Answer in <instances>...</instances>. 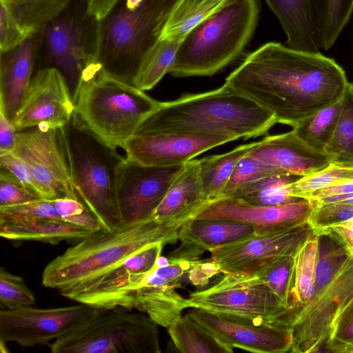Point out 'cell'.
<instances>
[{
    "label": "cell",
    "instance_id": "1",
    "mask_svg": "<svg viewBox=\"0 0 353 353\" xmlns=\"http://www.w3.org/2000/svg\"><path fill=\"white\" fill-rule=\"evenodd\" d=\"M226 84L292 128L343 99L349 81L343 68L320 52L268 42L250 53Z\"/></svg>",
    "mask_w": 353,
    "mask_h": 353
},
{
    "label": "cell",
    "instance_id": "2",
    "mask_svg": "<svg viewBox=\"0 0 353 353\" xmlns=\"http://www.w3.org/2000/svg\"><path fill=\"white\" fill-rule=\"evenodd\" d=\"M276 123L270 112L225 83L209 92L160 102L136 132L219 135L235 141L265 134Z\"/></svg>",
    "mask_w": 353,
    "mask_h": 353
},
{
    "label": "cell",
    "instance_id": "3",
    "mask_svg": "<svg viewBox=\"0 0 353 353\" xmlns=\"http://www.w3.org/2000/svg\"><path fill=\"white\" fill-rule=\"evenodd\" d=\"M185 223L151 216L112 231L93 232L46 265L42 285L60 291L99 276L150 245L174 243Z\"/></svg>",
    "mask_w": 353,
    "mask_h": 353
},
{
    "label": "cell",
    "instance_id": "4",
    "mask_svg": "<svg viewBox=\"0 0 353 353\" xmlns=\"http://www.w3.org/2000/svg\"><path fill=\"white\" fill-rule=\"evenodd\" d=\"M179 0H143L124 4L97 21L92 62L104 74L134 85L136 78Z\"/></svg>",
    "mask_w": 353,
    "mask_h": 353
},
{
    "label": "cell",
    "instance_id": "5",
    "mask_svg": "<svg viewBox=\"0 0 353 353\" xmlns=\"http://www.w3.org/2000/svg\"><path fill=\"white\" fill-rule=\"evenodd\" d=\"M72 98L79 122L115 149L123 148L160 103L135 85L104 74L92 61Z\"/></svg>",
    "mask_w": 353,
    "mask_h": 353
},
{
    "label": "cell",
    "instance_id": "6",
    "mask_svg": "<svg viewBox=\"0 0 353 353\" xmlns=\"http://www.w3.org/2000/svg\"><path fill=\"white\" fill-rule=\"evenodd\" d=\"M259 13L257 0H225L184 37L169 73L211 76L227 66L250 41Z\"/></svg>",
    "mask_w": 353,
    "mask_h": 353
},
{
    "label": "cell",
    "instance_id": "7",
    "mask_svg": "<svg viewBox=\"0 0 353 353\" xmlns=\"http://www.w3.org/2000/svg\"><path fill=\"white\" fill-rule=\"evenodd\" d=\"M77 199L112 231L120 225L116 199L119 168L124 161L75 117L63 127Z\"/></svg>",
    "mask_w": 353,
    "mask_h": 353
},
{
    "label": "cell",
    "instance_id": "8",
    "mask_svg": "<svg viewBox=\"0 0 353 353\" xmlns=\"http://www.w3.org/2000/svg\"><path fill=\"white\" fill-rule=\"evenodd\" d=\"M95 308L71 331L51 343L52 353H160L158 324L143 312Z\"/></svg>",
    "mask_w": 353,
    "mask_h": 353
},
{
    "label": "cell",
    "instance_id": "9",
    "mask_svg": "<svg viewBox=\"0 0 353 353\" xmlns=\"http://www.w3.org/2000/svg\"><path fill=\"white\" fill-rule=\"evenodd\" d=\"M186 307L290 325L287 307L252 272L224 273L211 285L185 299Z\"/></svg>",
    "mask_w": 353,
    "mask_h": 353
},
{
    "label": "cell",
    "instance_id": "10",
    "mask_svg": "<svg viewBox=\"0 0 353 353\" xmlns=\"http://www.w3.org/2000/svg\"><path fill=\"white\" fill-rule=\"evenodd\" d=\"M12 153L28 164L43 199H77L63 128L39 125L17 131Z\"/></svg>",
    "mask_w": 353,
    "mask_h": 353
},
{
    "label": "cell",
    "instance_id": "11",
    "mask_svg": "<svg viewBox=\"0 0 353 353\" xmlns=\"http://www.w3.org/2000/svg\"><path fill=\"white\" fill-rule=\"evenodd\" d=\"M165 244L150 245L90 280L61 290L64 297L95 308L137 309L135 290L154 268Z\"/></svg>",
    "mask_w": 353,
    "mask_h": 353
},
{
    "label": "cell",
    "instance_id": "12",
    "mask_svg": "<svg viewBox=\"0 0 353 353\" xmlns=\"http://www.w3.org/2000/svg\"><path fill=\"white\" fill-rule=\"evenodd\" d=\"M352 299L353 253L327 287L293 317L290 352H320L337 317Z\"/></svg>",
    "mask_w": 353,
    "mask_h": 353
},
{
    "label": "cell",
    "instance_id": "13",
    "mask_svg": "<svg viewBox=\"0 0 353 353\" xmlns=\"http://www.w3.org/2000/svg\"><path fill=\"white\" fill-rule=\"evenodd\" d=\"M95 307L77 305L37 308L32 305L0 310V342L22 347L49 345L90 315Z\"/></svg>",
    "mask_w": 353,
    "mask_h": 353
},
{
    "label": "cell",
    "instance_id": "14",
    "mask_svg": "<svg viewBox=\"0 0 353 353\" xmlns=\"http://www.w3.org/2000/svg\"><path fill=\"white\" fill-rule=\"evenodd\" d=\"M187 315L231 349L284 353L292 345L290 325L283 321L268 322L195 308Z\"/></svg>",
    "mask_w": 353,
    "mask_h": 353
},
{
    "label": "cell",
    "instance_id": "15",
    "mask_svg": "<svg viewBox=\"0 0 353 353\" xmlns=\"http://www.w3.org/2000/svg\"><path fill=\"white\" fill-rule=\"evenodd\" d=\"M183 165L146 166L125 157L116 186L120 224L152 216Z\"/></svg>",
    "mask_w": 353,
    "mask_h": 353
},
{
    "label": "cell",
    "instance_id": "16",
    "mask_svg": "<svg viewBox=\"0 0 353 353\" xmlns=\"http://www.w3.org/2000/svg\"><path fill=\"white\" fill-rule=\"evenodd\" d=\"M74 102L63 74L44 67L32 77L12 124L16 131L39 125L63 128L74 114Z\"/></svg>",
    "mask_w": 353,
    "mask_h": 353
},
{
    "label": "cell",
    "instance_id": "17",
    "mask_svg": "<svg viewBox=\"0 0 353 353\" xmlns=\"http://www.w3.org/2000/svg\"><path fill=\"white\" fill-rule=\"evenodd\" d=\"M314 235L307 223L254 234L248 239L210 251L220 273L250 272L268 261L283 255L296 256L304 243Z\"/></svg>",
    "mask_w": 353,
    "mask_h": 353
},
{
    "label": "cell",
    "instance_id": "18",
    "mask_svg": "<svg viewBox=\"0 0 353 353\" xmlns=\"http://www.w3.org/2000/svg\"><path fill=\"white\" fill-rule=\"evenodd\" d=\"M234 141L219 135L136 132L124 144L125 158L146 166L183 165L196 156Z\"/></svg>",
    "mask_w": 353,
    "mask_h": 353
},
{
    "label": "cell",
    "instance_id": "19",
    "mask_svg": "<svg viewBox=\"0 0 353 353\" xmlns=\"http://www.w3.org/2000/svg\"><path fill=\"white\" fill-rule=\"evenodd\" d=\"M170 259V263L154 268L135 290L137 310L148 315L159 325L168 327L181 316L185 299L178 292L188 283L189 273L195 261Z\"/></svg>",
    "mask_w": 353,
    "mask_h": 353
},
{
    "label": "cell",
    "instance_id": "20",
    "mask_svg": "<svg viewBox=\"0 0 353 353\" xmlns=\"http://www.w3.org/2000/svg\"><path fill=\"white\" fill-rule=\"evenodd\" d=\"M312 210V202L305 199L279 205L259 206L223 197L211 201L196 218L243 222L252 225L256 234H262L304 225Z\"/></svg>",
    "mask_w": 353,
    "mask_h": 353
},
{
    "label": "cell",
    "instance_id": "21",
    "mask_svg": "<svg viewBox=\"0 0 353 353\" xmlns=\"http://www.w3.org/2000/svg\"><path fill=\"white\" fill-rule=\"evenodd\" d=\"M47 28L48 57L52 67L65 77L73 97L83 71L92 61V44H88L84 21L74 14H65Z\"/></svg>",
    "mask_w": 353,
    "mask_h": 353
},
{
    "label": "cell",
    "instance_id": "22",
    "mask_svg": "<svg viewBox=\"0 0 353 353\" xmlns=\"http://www.w3.org/2000/svg\"><path fill=\"white\" fill-rule=\"evenodd\" d=\"M248 154L281 174L301 177L316 172L332 162L330 154L307 145L293 130L265 137L257 141Z\"/></svg>",
    "mask_w": 353,
    "mask_h": 353
},
{
    "label": "cell",
    "instance_id": "23",
    "mask_svg": "<svg viewBox=\"0 0 353 353\" xmlns=\"http://www.w3.org/2000/svg\"><path fill=\"white\" fill-rule=\"evenodd\" d=\"M255 234L254 228L245 223L221 219L194 218L179 229V246L170 259L196 261L206 251L233 243Z\"/></svg>",
    "mask_w": 353,
    "mask_h": 353
},
{
    "label": "cell",
    "instance_id": "24",
    "mask_svg": "<svg viewBox=\"0 0 353 353\" xmlns=\"http://www.w3.org/2000/svg\"><path fill=\"white\" fill-rule=\"evenodd\" d=\"M211 201L201 184L199 159H192L184 164L152 216L160 221L187 222Z\"/></svg>",
    "mask_w": 353,
    "mask_h": 353
},
{
    "label": "cell",
    "instance_id": "25",
    "mask_svg": "<svg viewBox=\"0 0 353 353\" xmlns=\"http://www.w3.org/2000/svg\"><path fill=\"white\" fill-rule=\"evenodd\" d=\"M34 57L32 37L13 50L1 53L0 112L11 123L33 77Z\"/></svg>",
    "mask_w": 353,
    "mask_h": 353
},
{
    "label": "cell",
    "instance_id": "26",
    "mask_svg": "<svg viewBox=\"0 0 353 353\" xmlns=\"http://www.w3.org/2000/svg\"><path fill=\"white\" fill-rule=\"evenodd\" d=\"M279 19L290 48L320 52L319 23L314 0H265Z\"/></svg>",
    "mask_w": 353,
    "mask_h": 353
},
{
    "label": "cell",
    "instance_id": "27",
    "mask_svg": "<svg viewBox=\"0 0 353 353\" xmlns=\"http://www.w3.org/2000/svg\"><path fill=\"white\" fill-rule=\"evenodd\" d=\"M90 233L60 219H0V236L10 241H34L55 245L63 241H79Z\"/></svg>",
    "mask_w": 353,
    "mask_h": 353
},
{
    "label": "cell",
    "instance_id": "28",
    "mask_svg": "<svg viewBox=\"0 0 353 353\" xmlns=\"http://www.w3.org/2000/svg\"><path fill=\"white\" fill-rule=\"evenodd\" d=\"M71 0H0L17 22L26 35L30 38L62 14Z\"/></svg>",
    "mask_w": 353,
    "mask_h": 353
},
{
    "label": "cell",
    "instance_id": "29",
    "mask_svg": "<svg viewBox=\"0 0 353 353\" xmlns=\"http://www.w3.org/2000/svg\"><path fill=\"white\" fill-rule=\"evenodd\" d=\"M301 177L291 174L268 176L237 188L227 197L259 206H274L295 202L303 198L290 195L289 186Z\"/></svg>",
    "mask_w": 353,
    "mask_h": 353
},
{
    "label": "cell",
    "instance_id": "30",
    "mask_svg": "<svg viewBox=\"0 0 353 353\" xmlns=\"http://www.w3.org/2000/svg\"><path fill=\"white\" fill-rule=\"evenodd\" d=\"M256 143L239 145L226 153L199 159L201 184L210 200L214 201L221 197L236 164Z\"/></svg>",
    "mask_w": 353,
    "mask_h": 353
},
{
    "label": "cell",
    "instance_id": "31",
    "mask_svg": "<svg viewBox=\"0 0 353 353\" xmlns=\"http://www.w3.org/2000/svg\"><path fill=\"white\" fill-rule=\"evenodd\" d=\"M317 249V236L314 234L304 243L295 256L293 283L288 308L291 322L294 315L313 297Z\"/></svg>",
    "mask_w": 353,
    "mask_h": 353
},
{
    "label": "cell",
    "instance_id": "32",
    "mask_svg": "<svg viewBox=\"0 0 353 353\" xmlns=\"http://www.w3.org/2000/svg\"><path fill=\"white\" fill-rule=\"evenodd\" d=\"M315 235L317 236L318 249L312 299L333 280L352 254L332 231L325 230Z\"/></svg>",
    "mask_w": 353,
    "mask_h": 353
},
{
    "label": "cell",
    "instance_id": "33",
    "mask_svg": "<svg viewBox=\"0 0 353 353\" xmlns=\"http://www.w3.org/2000/svg\"><path fill=\"white\" fill-rule=\"evenodd\" d=\"M168 331L175 348L180 352H233V349L223 344L187 314L173 321Z\"/></svg>",
    "mask_w": 353,
    "mask_h": 353
},
{
    "label": "cell",
    "instance_id": "34",
    "mask_svg": "<svg viewBox=\"0 0 353 353\" xmlns=\"http://www.w3.org/2000/svg\"><path fill=\"white\" fill-rule=\"evenodd\" d=\"M342 108L343 99L319 110L292 130L307 145L316 151L325 152L339 121Z\"/></svg>",
    "mask_w": 353,
    "mask_h": 353
},
{
    "label": "cell",
    "instance_id": "35",
    "mask_svg": "<svg viewBox=\"0 0 353 353\" xmlns=\"http://www.w3.org/2000/svg\"><path fill=\"white\" fill-rule=\"evenodd\" d=\"M321 49L331 48L348 23L353 12V0H314Z\"/></svg>",
    "mask_w": 353,
    "mask_h": 353
},
{
    "label": "cell",
    "instance_id": "36",
    "mask_svg": "<svg viewBox=\"0 0 353 353\" xmlns=\"http://www.w3.org/2000/svg\"><path fill=\"white\" fill-rule=\"evenodd\" d=\"M183 39H161L142 65L134 85L143 91L152 89L170 72Z\"/></svg>",
    "mask_w": 353,
    "mask_h": 353
},
{
    "label": "cell",
    "instance_id": "37",
    "mask_svg": "<svg viewBox=\"0 0 353 353\" xmlns=\"http://www.w3.org/2000/svg\"><path fill=\"white\" fill-rule=\"evenodd\" d=\"M294 266L295 256L283 255L268 261L250 272L265 283L288 309Z\"/></svg>",
    "mask_w": 353,
    "mask_h": 353
},
{
    "label": "cell",
    "instance_id": "38",
    "mask_svg": "<svg viewBox=\"0 0 353 353\" xmlns=\"http://www.w3.org/2000/svg\"><path fill=\"white\" fill-rule=\"evenodd\" d=\"M325 152L332 157V162L353 166V97L348 86L339 121Z\"/></svg>",
    "mask_w": 353,
    "mask_h": 353
},
{
    "label": "cell",
    "instance_id": "39",
    "mask_svg": "<svg viewBox=\"0 0 353 353\" xmlns=\"http://www.w3.org/2000/svg\"><path fill=\"white\" fill-rule=\"evenodd\" d=\"M351 179H353V166L331 162L325 168L292 182L289 186L290 194L293 196L303 198L334 183Z\"/></svg>",
    "mask_w": 353,
    "mask_h": 353
},
{
    "label": "cell",
    "instance_id": "40",
    "mask_svg": "<svg viewBox=\"0 0 353 353\" xmlns=\"http://www.w3.org/2000/svg\"><path fill=\"white\" fill-rule=\"evenodd\" d=\"M35 303L34 293L23 279L13 274L3 267L0 269V306L1 309H14L30 306Z\"/></svg>",
    "mask_w": 353,
    "mask_h": 353
},
{
    "label": "cell",
    "instance_id": "41",
    "mask_svg": "<svg viewBox=\"0 0 353 353\" xmlns=\"http://www.w3.org/2000/svg\"><path fill=\"white\" fill-rule=\"evenodd\" d=\"M274 175L283 174L248 154L236 164L221 198L227 197L241 185Z\"/></svg>",
    "mask_w": 353,
    "mask_h": 353
},
{
    "label": "cell",
    "instance_id": "42",
    "mask_svg": "<svg viewBox=\"0 0 353 353\" xmlns=\"http://www.w3.org/2000/svg\"><path fill=\"white\" fill-rule=\"evenodd\" d=\"M353 218V205L335 202L313 206L307 223L314 234L343 223Z\"/></svg>",
    "mask_w": 353,
    "mask_h": 353
},
{
    "label": "cell",
    "instance_id": "43",
    "mask_svg": "<svg viewBox=\"0 0 353 353\" xmlns=\"http://www.w3.org/2000/svg\"><path fill=\"white\" fill-rule=\"evenodd\" d=\"M54 204L62 220L91 232L103 229L99 219L79 200L64 197L54 200Z\"/></svg>",
    "mask_w": 353,
    "mask_h": 353
},
{
    "label": "cell",
    "instance_id": "44",
    "mask_svg": "<svg viewBox=\"0 0 353 353\" xmlns=\"http://www.w3.org/2000/svg\"><path fill=\"white\" fill-rule=\"evenodd\" d=\"M332 353H353V299L337 317L325 344Z\"/></svg>",
    "mask_w": 353,
    "mask_h": 353
},
{
    "label": "cell",
    "instance_id": "45",
    "mask_svg": "<svg viewBox=\"0 0 353 353\" xmlns=\"http://www.w3.org/2000/svg\"><path fill=\"white\" fill-rule=\"evenodd\" d=\"M225 1H204L177 22L164 26L161 39L184 38L192 29L218 9Z\"/></svg>",
    "mask_w": 353,
    "mask_h": 353
},
{
    "label": "cell",
    "instance_id": "46",
    "mask_svg": "<svg viewBox=\"0 0 353 353\" xmlns=\"http://www.w3.org/2000/svg\"><path fill=\"white\" fill-rule=\"evenodd\" d=\"M39 219H60L54 200L40 199L36 201L0 208V219L30 221Z\"/></svg>",
    "mask_w": 353,
    "mask_h": 353
},
{
    "label": "cell",
    "instance_id": "47",
    "mask_svg": "<svg viewBox=\"0 0 353 353\" xmlns=\"http://www.w3.org/2000/svg\"><path fill=\"white\" fill-rule=\"evenodd\" d=\"M43 199L23 185L12 174L1 169L0 208L19 205Z\"/></svg>",
    "mask_w": 353,
    "mask_h": 353
},
{
    "label": "cell",
    "instance_id": "48",
    "mask_svg": "<svg viewBox=\"0 0 353 353\" xmlns=\"http://www.w3.org/2000/svg\"><path fill=\"white\" fill-rule=\"evenodd\" d=\"M28 37L23 32L17 22L1 6L0 11V50L4 53L13 50Z\"/></svg>",
    "mask_w": 353,
    "mask_h": 353
},
{
    "label": "cell",
    "instance_id": "49",
    "mask_svg": "<svg viewBox=\"0 0 353 353\" xmlns=\"http://www.w3.org/2000/svg\"><path fill=\"white\" fill-rule=\"evenodd\" d=\"M0 167L12 174L23 185L38 194L32 172L23 160L12 152L1 154Z\"/></svg>",
    "mask_w": 353,
    "mask_h": 353
},
{
    "label": "cell",
    "instance_id": "50",
    "mask_svg": "<svg viewBox=\"0 0 353 353\" xmlns=\"http://www.w3.org/2000/svg\"><path fill=\"white\" fill-rule=\"evenodd\" d=\"M353 193V179L334 183L327 187L312 192L303 197L308 200H316L321 198Z\"/></svg>",
    "mask_w": 353,
    "mask_h": 353
},
{
    "label": "cell",
    "instance_id": "51",
    "mask_svg": "<svg viewBox=\"0 0 353 353\" xmlns=\"http://www.w3.org/2000/svg\"><path fill=\"white\" fill-rule=\"evenodd\" d=\"M16 134L12 123L0 112V155L12 152L16 146Z\"/></svg>",
    "mask_w": 353,
    "mask_h": 353
},
{
    "label": "cell",
    "instance_id": "52",
    "mask_svg": "<svg viewBox=\"0 0 353 353\" xmlns=\"http://www.w3.org/2000/svg\"><path fill=\"white\" fill-rule=\"evenodd\" d=\"M120 0H87V11L97 21L105 18Z\"/></svg>",
    "mask_w": 353,
    "mask_h": 353
},
{
    "label": "cell",
    "instance_id": "53",
    "mask_svg": "<svg viewBox=\"0 0 353 353\" xmlns=\"http://www.w3.org/2000/svg\"><path fill=\"white\" fill-rule=\"evenodd\" d=\"M205 0H179L168 18L165 26L177 22L185 14L198 6Z\"/></svg>",
    "mask_w": 353,
    "mask_h": 353
},
{
    "label": "cell",
    "instance_id": "54",
    "mask_svg": "<svg viewBox=\"0 0 353 353\" xmlns=\"http://www.w3.org/2000/svg\"><path fill=\"white\" fill-rule=\"evenodd\" d=\"M327 230L336 234L353 253V218Z\"/></svg>",
    "mask_w": 353,
    "mask_h": 353
},
{
    "label": "cell",
    "instance_id": "55",
    "mask_svg": "<svg viewBox=\"0 0 353 353\" xmlns=\"http://www.w3.org/2000/svg\"><path fill=\"white\" fill-rule=\"evenodd\" d=\"M170 263V261L168 256L165 257V256H160L156 261L155 267L156 268L165 267V266L168 265Z\"/></svg>",
    "mask_w": 353,
    "mask_h": 353
},
{
    "label": "cell",
    "instance_id": "56",
    "mask_svg": "<svg viewBox=\"0 0 353 353\" xmlns=\"http://www.w3.org/2000/svg\"><path fill=\"white\" fill-rule=\"evenodd\" d=\"M143 0H125L124 5L128 9H134L139 6Z\"/></svg>",
    "mask_w": 353,
    "mask_h": 353
},
{
    "label": "cell",
    "instance_id": "57",
    "mask_svg": "<svg viewBox=\"0 0 353 353\" xmlns=\"http://www.w3.org/2000/svg\"><path fill=\"white\" fill-rule=\"evenodd\" d=\"M343 203H347V204H349V205H353V198H351L348 200H346V201H341Z\"/></svg>",
    "mask_w": 353,
    "mask_h": 353
},
{
    "label": "cell",
    "instance_id": "58",
    "mask_svg": "<svg viewBox=\"0 0 353 353\" xmlns=\"http://www.w3.org/2000/svg\"><path fill=\"white\" fill-rule=\"evenodd\" d=\"M348 89L350 90V91L352 95V97H353V82L349 83Z\"/></svg>",
    "mask_w": 353,
    "mask_h": 353
}]
</instances>
